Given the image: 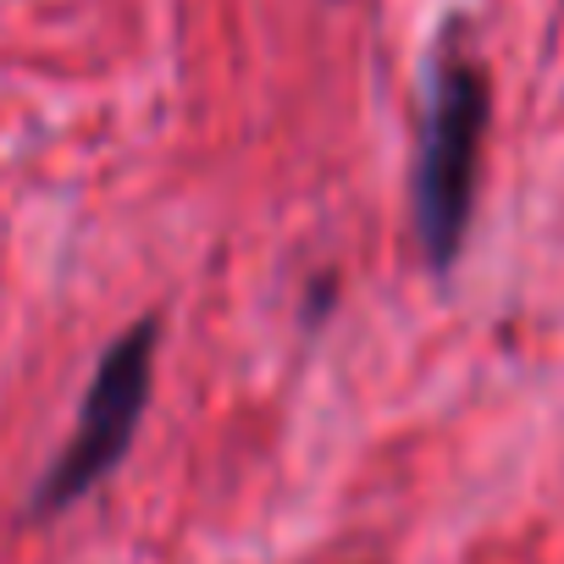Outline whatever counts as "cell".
<instances>
[{"label": "cell", "instance_id": "cell-2", "mask_svg": "<svg viewBox=\"0 0 564 564\" xmlns=\"http://www.w3.org/2000/svg\"><path fill=\"white\" fill-rule=\"evenodd\" d=\"M155 349H161V322L155 316H139L133 327H122L111 338V349L100 355V366L89 377V393L78 404L73 437L62 443L51 470L34 481V498H29L34 520L73 509L78 498H89L128 459V448L139 437V421L150 410V388H155Z\"/></svg>", "mask_w": 564, "mask_h": 564}, {"label": "cell", "instance_id": "cell-1", "mask_svg": "<svg viewBox=\"0 0 564 564\" xmlns=\"http://www.w3.org/2000/svg\"><path fill=\"white\" fill-rule=\"evenodd\" d=\"M487 122H492L487 67L448 29L432 56L426 111H421V139H415V177H410V216H415V238L432 271H448L470 232Z\"/></svg>", "mask_w": 564, "mask_h": 564}]
</instances>
